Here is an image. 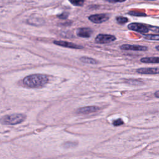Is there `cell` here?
Returning a JSON list of instances; mask_svg holds the SVG:
<instances>
[{
    "mask_svg": "<svg viewBox=\"0 0 159 159\" xmlns=\"http://www.w3.org/2000/svg\"><path fill=\"white\" fill-rule=\"evenodd\" d=\"M48 81V76L41 74H33L27 76L23 80V83L26 86L33 88L45 86Z\"/></svg>",
    "mask_w": 159,
    "mask_h": 159,
    "instance_id": "6da1fadb",
    "label": "cell"
},
{
    "mask_svg": "<svg viewBox=\"0 0 159 159\" xmlns=\"http://www.w3.org/2000/svg\"><path fill=\"white\" fill-rule=\"evenodd\" d=\"M26 119V116L23 114H13L3 117L0 121L4 124L14 125L21 123Z\"/></svg>",
    "mask_w": 159,
    "mask_h": 159,
    "instance_id": "7a4b0ae2",
    "label": "cell"
},
{
    "mask_svg": "<svg viewBox=\"0 0 159 159\" xmlns=\"http://www.w3.org/2000/svg\"><path fill=\"white\" fill-rule=\"evenodd\" d=\"M128 29L131 31L139 32V33L141 34H146L149 31V26L138 23H133L129 24L128 25Z\"/></svg>",
    "mask_w": 159,
    "mask_h": 159,
    "instance_id": "3957f363",
    "label": "cell"
},
{
    "mask_svg": "<svg viewBox=\"0 0 159 159\" xmlns=\"http://www.w3.org/2000/svg\"><path fill=\"white\" fill-rule=\"evenodd\" d=\"M116 39V37L110 34H98L95 38V42L98 43H108L114 42Z\"/></svg>",
    "mask_w": 159,
    "mask_h": 159,
    "instance_id": "277c9868",
    "label": "cell"
},
{
    "mask_svg": "<svg viewBox=\"0 0 159 159\" xmlns=\"http://www.w3.org/2000/svg\"><path fill=\"white\" fill-rule=\"evenodd\" d=\"M109 17L105 14H93L89 16V20L92 23L95 24H101L106 22L109 19Z\"/></svg>",
    "mask_w": 159,
    "mask_h": 159,
    "instance_id": "5b68a950",
    "label": "cell"
},
{
    "mask_svg": "<svg viewBox=\"0 0 159 159\" xmlns=\"http://www.w3.org/2000/svg\"><path fill=\"white\" fill-rule=\"evenodd\" d=\"M119 48L123 51H147L148 47L139 45H129L124 44L120 46Z\"/></svg>",
    "mask_w": 159,
    "mask_h": 159,
    "instance_id": "8992f818",
    "label": "cell"
},
{
    "mask_svg": "<svg viewBox=\"0 0 159 159\" xmlns=\"http://www.w3.org/2000/svg\"><path fill=\"white\" fill-rule=\"evenodd\" d=\"M100 108L96 106H85L78 108L76 110L77 114H88L90 113H95L99 111Z\"/></svg>",
    "mask_w": 159,
    "mask_h": 159,
    "instance_id": "52a82bcc",
    "label": "cell"
},
{
    "mask_svg": "<svg viewBox=\"0 0 159 159\" xmlns=\"http://www.w3.org/2000/svg\"><path fill=\"white\" fill-rule=\"evenodd\" d=\"M53 43L55 44H56L59 46H62L64 47H67L70 48H74V49H81L83 48V47L80 46L79 45L76 44V43H72V42H69L67 41H54Z\"/></svg>",
    "mask_w": 159,
    "mask_h": 159,
    "instance_id": "ba28073f",
    "label": "cell"
},
{
    "mask_svg": "<svg viewBox=\"0 0 159 159\" xmlns=\"http://www.w3.org/2000/svg\"><path fill=\"white\" fill-rule=\"evenodd\" d=\"M136 72L138 73L144 75H157L159 74V68H140L137 70Z\"/></svg>",
    "mask_w": 159,
    "mask_h": 159,
    "instance_id": "9c48e42d",
    "label": "cell"
},
{
    "mask_svg": "<svg viewBox=\"0 0 159 159\" xmlns=\"http://www.w3.org/2000/svg\"><path fill=\"white\" fill-rule=\"evenodd\" d=\"M93 31L88 27H81L76 31V34L78 37L88 38L90 37L92 34Z\"/></svg>",
    "mask_w": 159,
    "mask_h": 159,
    "instance_id": "30bf717a",
    "label": "cell"
},
{
    "mask_svg": "<svg viewBox=\"0 0 159 159\" xmlns=\"http://www.w3.org/2000/svg\"><path fill=\"white\" fill-rule=\"evenodd\" d=\"M140 62L146 63H159V57H144L140 59Z\"/></svg>",
    "mask_w": 159,
    "mask_h": 159,
    "instance_id": "8fae6325",
    "label": "cell"
},
{
    "mask_svg": "<svg viewBox=\"0 0 159 159\" xmlns=\"http://www.w3.org/2000/svg\"><path fill=\"white\" fill-rule=\"evenodd\" d=\"M80 60L81 62H83L85 63H87V64L96 65L98 63V62L95 59L90 58V57H81L80 58Z\"/></svg>",
    "mask_w": 159,
    "mask_h": 159,
    "instance_id": "7c38bea8",
    "label": "cell"
},
{
    "mask_svg": "<svg viewBox=\"0 0 159 159\" xmlns=\"http://www.w3.org/2000/svg\"><path fill=\"white\" fill-rule=\"evenodd\" d=\"M71 4L76 6H82L84 4L85 0H69Z\"/></svg>",
    "mask_w": 159,
    "mask_h": 159,
    "instance_id": "4fadbf2b",
    "label": "cell"
},
{
    "mask_svg": "<svg viewBox=\"0 0 159 159\" xmlns=\"http://www.w3.org/2000/svg\"><path fill=\"white\" fill-rule=\"evenodd\" d=\"M144 39L150 41H159V34H149L144 36Z\"/></svg>",
    "mask_w": 159,
    "mask_h": 159,
    "instance_id": "5bb4252c",
    "label": "cell"
},
{
    "mask_svg": "<svg viewBox=\"0 0 159 159\" xmlns=\"http://www.w3.org/2000/svg\"><path fill=\"white\" fill-rule=\"evenodd\" d=\"M126 83L129 84H131L133 85H140L141 84H143V82L139 81V80H136L134 79H130L126 81Z\"/></svg>",
    "mask_w": 159,
    "mask_h": 159,
    "instance_id": "9a60e30c",
    "label": "cell"
},
{
    "mask_svg": "<svg viewBox=\"0 0 159 159\" xmlns=\"http://www.w3.org/2000/svg\"><path fill=\"white\" fill-rule=\"evenodd\" d=\"M116 21L119 24H124L128 21V19L125 17H122V16H118V17L116 18Z\"/></svg>",
    "mask_w": 159,
    "mask_h": 159,
    "instance_id": "2e32d148",
    "label": "cell"
},
{
    "mask_svg": "<svg viewBox=\"0 0 159 159\" xmlns=\"http://www.w3.org/2000/svg\"><path fill=\"white\" fill-rule=\"evenodd\" d=\"M41 19H37L36 18H35L34 19H31V20L29 19V23H31V24L37 26V25L41 24Z\"/></svg>",
    "mask_w": 159,
    "mask_h": 159,
    "instance_id": "e0dca14e",
    "label": "cell"
},
{
    "mask_svg": "<svg viewBox=\"0 0 159 159\" xmlns=\"http://www.w3.org/2000/svg\"><path fill=\"white\" fill-rule=\"evenodd\" d=\"M113 124L114 126H119V125H121L124 124V121L121 119L119 118V119L113 120Z\"/></svg>",
    "mask_w": 159,
    "mask_h": 159,
    "instance_id": "ac0fdd59",
    "label": "cell"
},
{
    "mask_svg": "<svg viewBox=\"0 0 159 159\" xmlns=\"http://www.w3.org/2000/svg\"><path fill=\"white\" fill-rule=\"evenodd\" d=\"M129 14L133 15V16H145L146 14L145 13H139V12H129Z\"/></svg>",
    "mask_w": 159,
    "mask_h": 159,
    "instance_id": "d6986e66",
    "label": "cell"
},
{
    "mask_svg": "<svg viewBox=\"0 0 159 159\" xmlns=\"http://www.w3.org/2000/svg\"><path fill=\"white\" fill-rule=\"evenodd\" d=\"M106 1L110 3H123L126 0H106Z\"/></svg>",
    "mask_w": 159,
    "mask_h": 159,
    "instance_id": "ffe728a7",
    "label": "cell"
},
{
    "mask_svg": "<svg viewBox=\"0 0 159 159\" xmlns=\"http://www.w3.org/2000/svg\"><path fill=\"white\" fill-rule=\"evenodd\" d=\"M68 14L67 13H62V14H60L58 16V18H60V19H65L68 18Z\"/></svg>",
    "mask_w": 159,
    "mask_h": 159,
    "instance_id": "44dd1931",
    "label": "cell"
},
{
    "mask_svg": "<svg viewBox=\"0 0 159 159\" xmlns=\"http://www.w3.org/2000/svg\"><path fill=\"white\" fill-rule=\"evenodd\" d=\"M149 30H151V31H154V32H159V27H154V26H149Z\"/></svg>",
    "mask_w": 159,
    "mask_h": 159,
    "instance_id": "7402d4cb",
    "label": "cell"
},
{
    "mask_svg": "<svg viewBox=\"0 0 159 159\" xmlns=\"http://www.w3.org/2000/svg\"><path fill=\"white\" fill-rule=\"evenodd\" d=\"M154 95H155V96L156 98H159V90H158V91H157L156 92H155Z\"/></svg>",
    "mask_w": 159,
    "mask_h": 159,
    "instance_id": "603a6c76",
    "label": "cell"
},
{
    "mask_svg": "<svg viewBox=\"0 0 159 159\" xmlns=\"http://www.w3.org/2000/svg\"><path fill=\"white\" fill-rule=\"evenodd\" d=\"M155 48L157 49V50L158 51H159V46H156V47H155Z\"/></svg>",
    "mask_w": 159,
    "mask_h": 159,
    "instance_id": "cb8c5ba5",
    "label": "cell"
},
{
    "mask_svg": "<svg viewBox=\"0 0 159 159\" xmlns=\"http://www.w3.org/2000/svg\"><path fill=\"white\" fill-rule=\"evenodd\" d=\"M147 1H155V0H147Z\"/></svg>",
    "mask_w": 159,
    "mask_h": 159,
    "instance_id": "d4e9b609",
    "label": "cell"
}]
</instances>
